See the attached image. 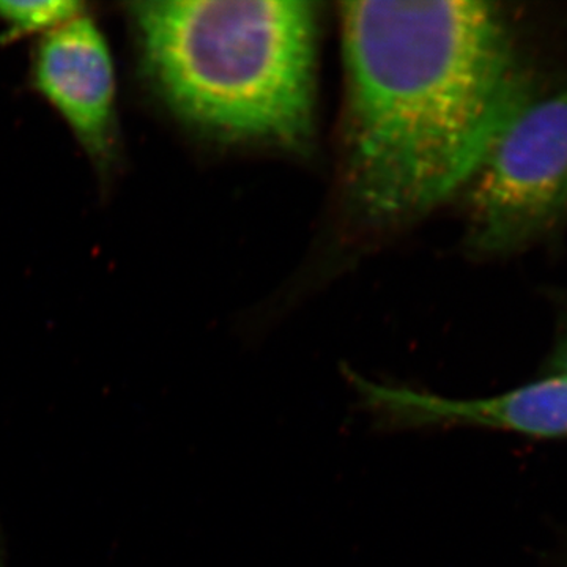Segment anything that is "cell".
Listing matches in <instances>:
<instances>
[{
    "instance_id": "obj_8",
    "label": "cell",
    "mask_w": 567,
    "mask_h": 567,
    "mask_svg": "<svg viewBox=\"0 0 567 567\" xmlns=\"http://www.w3.org/2000/svg\"><path fill=\"white\" fill-rule=\"evenodd\" d=\"M0 567H6L3 566L2 550H0Z\"/></svg>"
},
{
    "instance_id": "obj_1",
    "label": "cell",
    "mask_w": 567,
    "mask_h": 567,
    "mask_svg": "<svg viewBox=\"0 0 567 567\" xmlns=\"http://www.w3.org/2000/svg\"><path fill=\"white\" fill-rule=\"evenodd\" d=\"M342 37L350 193L371 218L415 215L472 183L535 100L491 3L349 2Z\"/></svg>"
},
{
    "instance_id": "obj_7",
    "label": "cell",
    "mask_w": 567,
    "mask_h": 567,
    "mask_svg": "<svg viewBox=\"0 0 567 567\" xmlns=\"http://www.w3.org/2000/svg\"><path fill=\"white\" fill-rule=\"evenodd\" d=\"M546 374L567 377V317L565 327L561 328V333L558 336L557 346L551 353Z\"/></svg>"
},
{
    "instance_id": "obj_5",
    "label": "cell",
    "mask_w": 567,
    "mask_h": 567,
    "mask_svg": "<svg viewBox=\"0 0 567 567\" xmlns=\"http://www.w3.org/2000/svg\"><path fill=\"white\" fill-rule=\"evenodd\" d=\"M32 76L93 162L107 166L115 142V71L99 25L81 14L43 35Z\"/></svg>"
},
{
    "instance_id": "obj_6",
    "label": "cell",
    "mask_w": 567,
    "mask_h": 567,
    "mask_svg": "<svg viewBox=\"0 0 567 567\" xmlns=\"http://www.w3.org/2000/svg\"><path fill=\"white\" fill-rule=\"evenodd\" d=\"M82 3L51 0V2H0V22L6 28V39H21L32 33H43L61 28L81 17Z\"/></svg>"
},
{
    "instance_id": "obj_3",
    "label": "cell",
    "mask_w": 567,
    "mask_h": 567,
    "mask_svg": "<svg viewBox=\"0 0 567 567\" xmlns=\"http://www.w3.org/2000/svg\"><path fill=\"white\" fill-rule=\"evenodd\" d=\"M472 183L480 248L506 251L557 226L567 213V85L518 111Z\"/></svg>"
},
{
    "instance_id": "obj_4",
    "label": "cell",
    "mask_w": 567,
    "mask_h": 567,
    "mask_svg": "<svg viewBox=\"0 0 567 567\" xmlns=\"http://www.w3.org/2000/svg\"><path fill=\"white\" fill-rule=\"evenodd\" d=\"M357 405L377 432L473 427L533 439L567 436V377L546 374L536 382L476 399H450L394 383L365 379L342 368Z\"/></svg>"
},
{
    "instance_id": "obj_2",
    "label": "cell",
    "mask_w": 567,
    "mask_h": 567,
    "mask_svg": "<svg viewBox=\"0 0 567 567\" xmlns=\"http://www.w3.org/2000/svg\"><path fill=\"white\" fill-rule=\"evenodd\" d=\"M132 14L145 73L183 121L230 140H308L312 3L175 0L134 3Z\"/></svg>"
}]
</instances>
